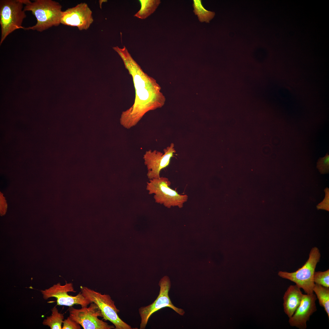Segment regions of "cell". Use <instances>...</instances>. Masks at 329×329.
Listing matches in <instances>:
<instances>
[{
	"label": "cell",
	"mask_w": 329,
	"mask_h": 329,
	"mask_svg": "<svg viewBox=\"0 0 329 329\" xmlns=\"http://www.w3.org/2000/svg\"><path fill=\"white\" fill-rule=\"evenodd\" d=\"M22 0L25 5L23 10L31 11L37 20L35 25L24 27V30L42 32L61 23L62 6L58 2L51 0H36L33 2Z\"/></svg>",
	"instance_id": "6da1fadb"
},
{
	"label": "cell",
	"mask_w": 329,
	"mask_h": 329,
	"mask_svg": "<svg viewBox=\"0 0 329 329\" xmlns=\"http://www.w3.org/2000/svg\"><path fill=\"white\" fill-rule=\"evenodd\" d=\"M23 5L22 0L0 1V45L7 36L13 31L24 29L22 25L26 15L25 11L23 9Z\"/></svg>",
	"instance_id": "7a4b0ae2"
},
{
	"label": "cell",
	"mask_w": 329,
	"mask_h": 329,
	"mask_svg": "<svg viewBox=\"0 0 329 329\" xmlns=\"http://www.w3.org/2000/svg\"><path fill=\"white\" fill-rule=\"evenodd\" d=\"M171 184L168 179L161 177L149 179L147 182L146 189L150 195L154 194L155 202L163 204L168 208L177 206L181 208L187 201L188 196L181 195L170 187Z\"/></svg>",
	"instance_id": "3957f363"
},
{
	"label": "cell",
	"mask_w": 329,
	"mask_h": 329,
	"mask_svg": "<svg viewBox=\"0 0 329 329\" xmlns=\"http://www.w3.org/2000/svg\"><path fill=\"white\" fill-rule=\"evenodd\" d=\"M320 257L319 249L314 247L311 249L307 260L301 267L293 272L280 271L278 274L282 278L295 283L296 285L302 288L306 293L312 294L315 284L313 281L314 274Z\"/></svg>",
	"instance_id": "277c9868"
},
{
	"label": "cell",
	"mask_w": 329,
	"mask_h": 329,
	"mask_svg": "<svg viewBox=\"0 0 329 329\" xmlns=\"http://www.w3.org/2000/svg\"><path fill=\"white\" fill-rule=\"evenodd\" d=\"M80 288L83 295L90 303L94 302L98 306L103 319L112 323L115 329H133L119 317L118 313L120 310L110 295L102 294L86 286H81Z\"/></svg>",
	"instance_id": "5b68a950"
},
{
	"label": "cell",
	"mask_w": 329,
	"mask_h": 329,
	"mask_svg": "<svg viewBox=\"0 0 329 329\" xmlns=\"http://www.w3.org/2000/svg\"><path fill=\"white\" fill-rule=\"evenodd\" d=\"M160 287L159 295L152 303L139 309V313L140 317V329L145 328L149 319L154 313L165 307H169L180 315L185 313L183 310L175 306L172 303L168 295L171 287L169 278L167 276L162 277L158 283Z\"/></svg>",
	"instance_id": "8992f818"
},
{
	"label": "cell",
	"mask_w": 329,
	"mask_h": 329,
	"mask_svg": "<svg viewBox=\"0 0 329 329\" xmlns=\"http://www.w3.org/2000/svg\"><path fill=\"white\" fill-rule=\"evenodd\" d=\"M69 317L79 323L84 329H115L114 325H109L107 322L98 318L102 317L101 312L98 306L91 302L90 306L76 309L72 306L69 309Z\"/></svg>",
	"instance_id": "52a82bcc"
},
{
	"label": "cell",
	"mask_w": 329,
	"mask_h": 329,
	"mask_svg": "<svg viewBox=\"0 0 329 329\" xmlns=\"http://www.w3.org/2000/svg\"><path fill=\"white\" fill-rule=\"evenodd\" d=\"M41 292L45 299L51 297L55 298L57 305L58 306L70 307L74 305H80L82 307H87L91 303L83 295L81 292L75 296L69 295L68 292L75 293L76 291L74 289L73 283H68L66 281L64 285H62L60 283H58Z\"/></svg>",
	"instance_id": "ba28073f"
},
{
	"label": "cell",
	"mask_w": 329,
	"mask_h": 329,
	"mask_svg": "<svg viewBox=\"0 0 329 329\" xmlns=\"http://www.w3.org/2000/svg\"><path fill=\"white\" fill-rule=\"evenodd\" d=\"M173 143L164 149V153L156 150L146 151L143 155L144 164L146 166L147 174L149 179L161 177L160 172L170 164L171 158L175 152Z\"/></svg>",
	"instance_id": "9c48e42d"
},
{
	"label": "cell",
	"mask_w": 329,
	"mask_h": 329,
	"mask_svg": "<svg viewBox=\"0 0 329 329\" xmlns=\"http://www.w3.org/2000/svg\"><path fill=\"white\" fill-rule=\"evenodd\" d=\"M92 11L87 4L81 3L62 11L61 23L76 27L79 30H87L94 21Z\"/></svg>",
	"instance_id": "30bf717a"
},
{
	"label": "cell",
	"mask_w": 329,
	"mask_h": 329,
	"mask_svg": "<svg viewBox=\"0 0 329 329\" xmlns=\"http://www.w3.org/2000/svg\"><path fill=\"white\" fill-rule=\"evenodd\" d=\"M317 298L314 293L303 294L301 303L293 315L289 318L288 322L292 327L299 329L306 328V322L311 316L317 311L315 302Z\"/></svg>",
	"instance_id": "8fae6325"
},
{
	"label": "cell",
	"mask_w": 329,
	"mask_h": 329,
	"mask_svg": "<svg viewBox=\"0 0 329 329\" xmlns=\"http://www.w3.org/2000/svg\"><path fill=\"white\" fill-rule=\"evenodd\" d=\"M296 285H290L283 297L284 312L289 318L294 314L301 302L303 294Z\"/></svg>",
	"instance_id": "7c38bea8"
},
{
	"label": "cell",
	"mask_w": 329,
	"mask_h": 329,
	"mask_svg": "<svg viewBox=\"0 0 329 329\" xmlns=\"http://www.w3.org/2000/svg\"><path fill=\"white\" fill-rule=\"evenodd\" d=\"M140 10L134 16L141 19L146 18L153 13L161 3L160 0H140Z\"/></svg>",
	"instance_id": "4fadbf2b"
},
{
	"label": "cell",
	"mask_w": 329,
	"mask_h": 329,
	"mask_svg": "<svg viewBox=\"0 0 329 329\" xmlns=\"http://www.w3.org/2000/svg\"><path fill=\"white\" fill-rule=\"evenodd\" d=\"M320 306L323 307L329 318V288L315 284L313 289Z\"/></svg>",
	"instance_id": "5bb4252c"
},
{
	"label": "cell",
	"mask_w": 329,
	"mask_h": 329,
	"mask_svg": "<svg viewBox=\"0 0 329 329\" xmlns=\"http://www.w3.org/2000/svg\"><path fill=\"white\" fill-rule=\"evenodd\" d=\"M193 6L195 14L197 16L199 21L201 22L209 23L214 16L215 13L213 12L207 10L204 8L201 0H193Z\"/></svg>",
	"instance_id": "9a60e30c"
},
{
	"label": "cell",
	"mask_w": 329,
	"mask_h": 329,
	"mask_svg": "<svg viewBox=\"0 0 329 329\" xmlns=\"http://www.w3.org/2000/svg\"><path fill=\"white\" fill-rule=\"evenodd\" d=\"M51 316L44 320L43 324L50 327L51 329H61L64 319L63 315L59 313L56 306L51 310Z\"/></svg>",
	"instance_id": "2e32d148"
},
{
	"label": "cell",
	"mask_w": 329,
	"mask_h": 329,
	"mask_svg": "<svg viewBox=\"0 0 329 329\" xmlns=\"http://www.w3.org/2000/svg\"><path fill=\"white\" fill-rule=\"evenodd\" d=\"M313 281L315 284L329 288V270L324 271H315Z\"/></svg>",
	"instance_id": "e0dca14e"
},
{
	"label": "cell",
	"mask_w": 329,
	"mask_h": 329,
	"mask_svg": "<svg viewBox=\"0 0 329 329\" xmlns=\"http://www.w3.org/2000/svg\"><path fill=\"white\" fill-rule=\"evenodd\" d=\"M317 168L322 174L329 173V155L327 153L324 157H320L317 163Z\"/></svg>",
	"instance_id": "ac0fdd59"
},
{
	"label": "cell",
	"mask_w": 329,
	"mask_h": 329,
	"mask_svg": "<svg viewBox=\"0 0 329 329\" xmlns=\"http://www.w3.org/2000/svg\"><path fill=\"white\" fill-rule=\"evenodd\" d=\"M62 329H80V325L72 320L69 317L63 322Z\"/></svg>",
	"instance_id": "d6986e66"
},
{
	"label": "cell",
	"mask_w": 329,
	"mask_h": 329,
	"mask_svg": "<svg viewBox=\"0 0 329 329\" xmlns=\"http://www.w3.org/2000/svg\"><path fill=\"white\" fill-rule=\"evenodd\" d=\"M324 191L326 193L325 197L321 203L317 206L318 210L323 209L329 211V188H327Z\"/></svg>",
	"instance_id": "ffe728a7"
},
{
	"label": "cell",
	"mask_w": 329,
	"mask_h": 329,
	"mask_svg": "<svg viewBox=\"0 0 329 329\" xmlns=\"http://www.w3.org/2000/svg\"><path fill=\"white\" fill-rule=\"evenodd\" d=\"M7 207V203L5 198L3 196V194L0 193V209L1 215H4L6 211Z\"/></svg>",
	"instance_id": "44dd1931"
},
{
	"label": "cell",
	"mask_w": 329,
	"mask_h": 329,
	"mask_svg": "<svg viewBox=\"0 0 329 329\" xmlns=\"http://www.w3.org/2000/svg\"><path fill=\"white\" fill-rule=\"evenodd\" d=\"M106 1H106V0H99V2L100 7V8L101 9V4H102V3L103 2H106Z\"/></svg>",
	"instance_id": "7402d4cb"
}]
</instances>
